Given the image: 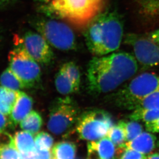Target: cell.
<instances>
[{"label": "cell", "mask_w": 159, "mask_h": 159, "mask_svg": "<svg viewBox=\"0 0 159 159\" xmlns=\"http://www.w3.org/2000/svg\"><path fill=\"white\" fill-rule=\"evenodd\" d=\"M138 68L136 58L127 52L96 56L90 60L87 68L89 90L95 94L113 91L131 78Z\"/></svg>", "instance_id": "1"}, {"label": "cell", "mask_w": 159, "mask_h": 159, "mask_svg": "<svg viewBox=\"0 0 159 159\" xmlns=\"http://www.w3.org/2000/svg\"><path fill=\"white\" fill-rule=\"evenodd\" d=\"M123 23L116 11H102L86 26L84 36L89 51L96 57L113 53L120 46Z\"/></svg>", "instance_id": "2"}, {"label": "cell", "mask_w": 159, "mask_h": 159, "mask_svg": "<svg viewBox=\"0 0 159 159\" xmlns=\"http://www.w3.org/2000/svg\"><path fill=\"white\" fill-rule=\"evenodd\" d=\"M106 0H55L40 6L41 12L65 20L78 27L86 26L103 10Z\"/></svg>", "instance_id": "3"}, {"label": "cell", "mask_w": 159, "mask_h": 159, "mask_svg": "<svg viewBox=\"0 0 159 159\" xmlns=\"http://www.w3.org/2000/svg\"><path fill=\"white\" fill-rule=\"evenodd\" d=\"M30 22L31 26L52 47L61 51L72 50L75 48L76 41L74 32L60 19L46 16L35 17Z\"/></svg>", "instance_id": "4"}, {"label": "cell", "mask_w": 159, "mask_h": 159, "mask_svg": "<svg viewBox=\"0 0 159 159\" xmlns=\"http://www.w3.org/2000/svg\"><path fill=\"white\" fill-rule=\"evenodd\" d=\"M159 90V75L145 72L132 80L115 93L119 106L134 109L138 103L149 95Z\"/></svg>", "instance_id": "5"}, {"label": "cell", "mask_w": 159, "mask_h": 159, "mask_svg": "<svg viewBox=\"0 0 159 159\" xmlns=\"http://www.w3.org/2000/svg\"><path fill=\"white\" fill-rule=\"evenodd\" d=\"M78 106L69 96L55 100L51 105L48 129L57 135L67 134L80 116Z\"/></svg>", "instance_id": "6"}, {"label": "cell", "mask_w": 159, "mask_h": 159, "mask_svg": "<svg viewBox=\"0 0 159 159\" xmlns=\"http://www.w3.org/2000/svg\"><path fill=\"white\" fill-rule=\"evenodd\" d=\"M9 67L24 83L26 89L39 85L41 81V69L37 63L18 41L8 54Z\"/></svg>", "instance_id": "7"}, {"label": "cell", "mask_w": 159, "mask_h": 159, "mask_svg": "<svg viewBox=\"0 0 159 159\" xmlns=\"http://www.w3.org/2000/svg\"><path fill=\"white\" fill-rule=\"evenodd\" d=\"M125 42L131 47L134 57L142 66L159 65V28L145 34H128Z\"/></svg>", "instance_id": "8"}, {"label": "cell", "mask_w": 159, "mask_h": 159, "mask_svg": "<svg viewBox=\"0 0 159 159\" xmlns=\"http://www.w3.org/2000/svg\"><path fill=\"white\" fill-rule=\"evenodd\" d=\"M77 124V131L79 138L90 142L104 138L114 125L110 114L100 110L84 112L80 115Z\"/></svg>", "instance_id": "9"}, {"label": "cell", "mask_w": 159, "mask_h": 159, "mask_svg": "<svg viewBox=\"0 0 159 159\" xmlns=\"http://www.w3.org/2000/svg\"><path fill=\"white\" fill-rule=\"evenodd\" d=\"M15 39L39 64L47 65L53 60V52L50 45L36 31H28L22 37L18 36Z\"/></svg>", "instance_id": "10"}, {"label": "cell", "mask_w": 159, "mask_h": 159, "mask_svg": "<svg viewBox=\"0 0 159 159\" xmlns=\"http://www.w3.org/2000/svg\"><path fill=\"white\" fill-rule=\"evenodd\" d=\"M81 73L79 68L73 61L64 63L55 75V86L61 95L69 96L79 89Z\"/></svg>", "instance_id": "11"}, {"label": "cell", "mask_w": 159, "mask_h": 159, "mask_svg": "<svg viewBox=\"0 0 159 159\" xmlns=\"http://www.w3.org/2000/svg\"><path fill=\"white\" fill-rule=\"evenodd\" d=\"M87 159H117L118 147L109 138H103L87 144Z\"/></svg>", "instance_id": "12"}, {"label": "cell", "mask_w": 159, "mask_h": 159, "mask_svg": "<svg viewBox=\"0 0 159 159\" xmlns=\"http://www.w3.org/2000/svg\"><path fill=\"white\" fill-rule=\"evenodd\" d=\"M33 100L29 95L21 90L9 116L10 127H14L20 123L32 111Z\"/></svg>", "instance_id": "13"}, {"label": "cell", "mask_w": 159, "mask_h": 159, "mask_svg": "<svg viewBox=\"0 0 159 159\" xmlns=\"http://www.w3.org/2000/svg\"><path fill=\"white\" fill-rule=\"evenodd\" d=\"M158 145L156 136L152 133L144 132L132 141L126 143L125 146L128 148L147 155L155 150Z\"/></svg>", "instance_id": "14"}, {"label": "cell", "mask_w": 159, "mask_h": 159, "mask_svg": "<svg viewBox=\"0 0 159 159\" xmlns=\"http://www.w3.org/2000/svg\"><path fill=\"white\" fill-rule=\"evenodd\" d=\"M33 135L25 131H18L14 136L15 145L22 155H28L35 150V139Z\"/></svg>", "instance_id": "15"}, {"label": "cell", "mask_w": 159, "mask_h": 159, "mask_svg": "<svg viewBox=\"0 0 159 159\" xmlns=\"http://www.w3.org/2000/svg\"><path fill=\"white\" fill-rule=\"evenodd\" d=\"M19 91L0 85V112L6 116L11 114L18 97Z\"/></svg>", "instance_id": "16"}, {"label": "cell", "mask_w": 159, "mask_h": 159, "mask_svg": "<svg viewBox=\"0 0 159 159\" xmlns=\"http://www.w3.org/2000/svg\"><path fill=\"white\" fill-rule=\"evenodd\" d=\"M77 147L73 142L63 141L55 144L52 149L53 159H74Z\"/></svg>", "instance_id": "17"}, {"label": "cell", "mask_w": 159, "mask_h": 159, "mask_svg": "<svg viewBox=\"0 0 159 159\" xmlns=\"http://www.w3.org/2000/svg\"><path fill=\"white\" fill-rule=\"evenodd\" d=\"M0 85L16 91L26 89L24 83L9 67L0 75Z\"/></svg>", "instance_id": "18"}, {"label": "cell", "mask_w": 159, "mask_h": 159, "mask_svg": "<svg viewBox=\"0 0 159 159\" xmlns=\"http://www.w3.org/2000/svg\"><path fill=\"white\" fill-rule=\"evenodd\" d=\"M20 127L23 130L32 134L33 135L39 132L43 125L41 115L36 111H32L20 122Z\"/></svg>", "instance_id": "19"}, {"label": "cell", "mask_w": 159, "mask_h": 159, "mask_svg": "<svg viewBox=\"0 0 159 159\" xmlns=\"http://www.w3.org/2000/svg\"><path fill=\"white\" fill-rule=\"evenodd\" d=\"M107 136L117 147L125 146L127 139L124 120H120L117 125H113L109 130Z\"/></svg>", "instance_id": "20"}, {"label": "cell", "mask_w": 159, "mask_h": 159, "mask_svg": "<svg viewBox=\"0 0 159 159\" xmlns=\"http://www.w3.org/2000/svg\"><path fill=\"white\" fill-rule=\"evenodd\" d=\"M131 120L143 121L146 123L153 122L159 118V109H136L130 114Z\"/></svg>", "instance_id": "21"}, {"label": "cell", "mask_w": 159, "mask_h": 159, "mask_svg": "<svg viewBox=\"0 0 159 159\" xmlns=\"http://www.w3.org/2000/svg\"><path fill=\"white\" fill-rule=\"evenodd\" d=\"M141 13L147 17L159 15V0H136Z\"/></svg>", "instance_id": "22"}, {"label": "cell", "mask_w": 159, "mask_h": 159, "mask_svg": "<svg viewBox=\"0 0 159 159\" xmlns=\"http://www.w3.org/2000/svg\"><path fill=\"white\" fill-rule=\"evenodd\" d=\"M136 109H159V90L153 92L141 100L135 108Z\"/></svg>", "instance_id": "23"}, {"label": "cell", "mask_w": 159, "mask_h": 159, "mask_svg": "<svg viewBox=\"0 0 159 159\" xmlns=\"http://www.w3.org/2000/svg\"><path fill=\"white\" fill-rule=\"evenodd\" d=\"M127 142L132 141L142 133L143 126L138 121L131 120L130 121L124 120Z\"/></svg>", "instance_id": "24"}, {"label": "cell", "mask_w": 159, "mask_h": 159, "mask_svg": "<svg viewBox=\"0 0 159 159\" xmlns=\"http://www.w3.org/2000/svg\"><path fill=\"white\" fill-rule=\"evenodd\" d=\"M53 139L49 133L41 132L35 138L36 148L40 150H50L53 144Z\"/></svg>", "instance_id": "25"}, {"label": "cell", "mask_w": 159, "mask_h": 159, "mask_svg": "<svg viewBox=\"0 0 159 159\" xmlns=\"http://www.w3.org/2000/svg\"><path fill=\"white\" fill-rule=\"evenodd\" d=\"M147 156L143 153L125 147H118L117 159H146Z\"/></svg>", "instance_id": "26"}, {"label": "cell", "mask_w": 159, "mask_h": 159, "mask_svg": "<svg viewBox=\"0 0 159 159\" xmlns=\"http://www.w3.org/2000/svg\"><path fill=\"white\" fill-rule=\"evenodd\" d=\"M0 159H23V158L21 153L15 146H14L1 150Z\"/></svg>", "instance_id": "27"}, {"label": "cell", "mask_w": 159, "mask_h": 159, "mask_svg": "<svg viewBox=\"0 0 159 159\" xmlns=\"http://www.w3.org/2000/svg\"><path fill=\"white\" fill-rule=\"evenodd\" d=\"M14 146H15L14 138L4 130L0 131V151Z\"/></svg>", "instance_id": "28"}, {"label": "cell", "mask_w": 159, "mask_h": 159, "mask_svg": "<svg viewBox=\"0 0 159 159\" xmlns=\"http://www.w3.org/2000/svg\"><path fill=\"white\" fill-rule=\"evenodd\" d=\"M146 130L151 133H159V118L153 122L145 124Z\"/></svg>", "instance_id": "29"}, {"label": "cell", "mask_w": 159, "mask_h": 159, "mask_svg": "<svg viewBox=\"0 0 159 159\" xmlns=\"http://www.w3.org/2000/svg\"><path fill=\"white\" fill-rule=\"evenodd\" d=\"M8 125L10 127L9 119H8L6 115L0 112V131L4 130Z\"/></svg>", "instance_id": "30"}, {"label": "cell", "mask_w": 159, "mask_h": 159, "mask_svg": "<svg viewBox=\"0 0 159 159\" xmlns=\"http://www.w3.org/2000/svg\"><path fill=\"white\" fill-rule=\"evenodd\" d=\"M36 3H39L40 6H44L49 4L55 0H34Z\"/></svg>", "instance_id": "31"}, {"label": "cell", "mask_w": 159, "mask_h": 159, "mask_svg": "<svg viewBox=\"0 0 159 159\" xmlns=\"http://www.w3.org/2000/svg\"><path fill=\"white\" fill-rule=\"evenodd\" d=\"M15 1V0H0V7L7 6L14 2Z\"/></svg>", "instance_id": "32"}, {"label": "cell", "mask_w": 159, "mask_h": 159, "mask_svg": "<svg viewBox=\"0 0 159 159\" xmlns=\"http://www.w3.org/2000/svg\"><path fill=\"white\" fill-rule=\"evenodd\" d=\"M146 159H159V152L152 153L147 156Z\"/></svg>", "instance_id": "33"}, {"label": "cell", "mask_w": 159, "mask_h": 159, "mask_svg": "<svg viewBox=\"0 0 159 159\" xmlns=\"http://www.w3.org/2000/svg\"><path fill=\"white\" fill-rule=\"evenodd\" d=\"M1 35H0V44H1Z\"/></svg>", "instance_id": "34"}]
</instances>
